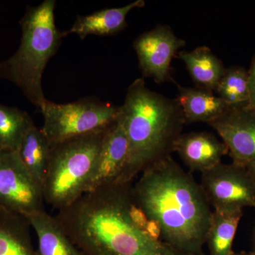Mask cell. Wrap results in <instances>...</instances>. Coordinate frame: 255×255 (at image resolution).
<instances>
[{"instance_id":"6","label":"cell","mask_w":255,"mask_h":255,"mask_svg":"<svg viewBox=\"0 0 255 255\" xmlns=\"http://www.w3.org/2000/svg\"><path fill=\"white\" fill-rule=\"evenodd\" d=\"M40 112L44 120L42 129L53 145L70 137L110 127L120 117L122 109L93 98L68 104L47 100Z\"/></svg>"},{"instance_id":"19","label":"cell","mask_w":255,"mask_h":255,"mask_svg":"<svg viewBox=\"0 0 255 255\" xmlns=\"http://www.w3.org/2000/svg\"><path fill=\"white\" fill-rule=\"evenodd\" d=\"M243 216V211H213L206 238L209 255H230L234 253L233 241Z\"/></svg>"},{"instance_id":"21","label":"cell","mask_w":255,"mask_h":255,"mask_svg":"<svg viewBox=\"0 0 255 255\" xmlns=\"http://www.w3.org/2000/svg\"><path fill=\"white\" fill-rule=\"evenodd\" d=\"M216 95L229 105L248 102V71L240 65L226 68L216 87Z\"/></svg>"},{"instance_id":"5","label":"cell","mask_w":255,"mask_h":255,"mask_svg":"<svg viewBox=\"0 0 255 255\" xmlns=\"http://www.w3.org/2000/svg\"><path fill=\"white\" fill-rule=\"evenodd\" d=\"M110 127L70 137L51 145L48 169L43 184L46 204L60 211L86 194Z\"/></svg>"},{"instance_id":"23","label":"cell","mask_w":255,"mask_h":255,"mask_svg":"<svg viewBox=\"0 0 255 255\" xmlns=\"http://www.w3.org/2000/svg\"><path fill=\"white\" fill-rule=\"evenodd\" d=\"M248 71V103L255 111V54L251 60Z\"/></svg>"},{"instance_id":"13","label":"cell","mask_w":255,"mask_h":255,"mask_svg":"<svg viewBox=\"0 0 255 255\" xmlns=\"http://www.w3.org/2000/svg\"><path fill=\"white\" fill-rule=\"evenodd\" d=\"M144 0H136L122 7L111 8L96 11L86 16H78L72 27L63 31L64 37L75 33L81 39L88 35L112 36L127 26V16L131 10L145 6Z\"/></svg>"},{"instance_id":"10","label":"cell","mask_w":255,"mask_h":255,"mask_svg":"<svg viewBox=\"0 0 255 255\" xmlns=\"http://www.w3.org/2000/svg\"><path fill=\"white\" fill-rule=\"evenodd\" d=\"M208 124L228 147L233 163L246 166L255 160V111L248 102L230 105Z\"/></svg>"},{"instance_id":"27","label":"cell","mask_w":255,"mask_h":255,"mask_svg":"<svg viewBox=\"0 0 255 255\" xmlns=\"http://www.w3.org/2000/svg\"><path fill=\"white\" fill-rule=\"evenodd\" d=\"M252 242H253V250H252V251L253 252V253H254V255H255V226L254 228V231H253V238H252Z\"/></svg>"},{"instance_id":"7","label":"cell","mask_w":255,"mask_h":255,"mask_svg":"<svg viewBox=\"0 0 255 255\" xmlns=\"http://www.w3.org/2000/svg\"><path fill=\"white\" fill-rule=\"evenodd\" d=\"M200 185L214 211L233 213L255 208V185L245 166L221 162L201 173Z\"/></svg>"},{"instance_id":"25","label":"cell","mask_w":255,"mask_h":255,"mask_svg":"<svg viewBox=\"0 0 255 255\" xmlns=\"http://www.w3.org/2000/svg\"><path fill=\"white\" fill-rule=\"evenodd\" d=\"M245 167H246L247 170H248V173L251 176L255 185V160L246 164Z\"/></svg>"},{"instance_id":"11","label":"cell","mask_w":255,"mask_h":255,"mask_svg":"<svg viewBox=\"0 0 255 255\" xmlns=\"http://www.w3.org/2000/svg\"><path fill=\"white\" fill-rule=\"evenodd\" d=\"M128 152V140L120 116L107 130L86 193L114 182L125 165Z\"/></svg>"},{"instance_id":"14","label":"cell","mask_w":255,"mask_h":255,"mask_svg":"<svg viewBox=\"0 0 255 255\" xmlns=\"http://www.w3.org/2000/svg\"><path fill=\"white\" fill-rule=\"evenodd\" d=\"M26 218L36 233L38 255H82L55 216L44 211Z\"/></svg>"},{"instance_id":"20","label":"cell","mask_w":255,"mask_h":255,"mask_svg":"<svg viewBox=\"0 0 255 255\" xmlns=\"http://www.w3.org/2000/svg\"><path fill=\"white\" fill-rule=\"evenodd\" d=\"M34 126L27 112L0 103V152H17L23 137Z\"/></svg>"},{"instance_id":"3","label":"cell","mask_w":255,"mask_h":255,"mask_svg":"<svg viewBox=\"0 0 255 255\" xmlns=\"http://www.w3.org/2000/svg\"><path fill=\"white\" fill-rule=\"evenodd\" d=\"M121 109L128 152L114 182H132L139 174L172 155L186 123L177 100L152 91L143 78L129 86Z\"/></svg>"},{"instance_id":"17","label":"cell","mask_w":255,"mask_h":255,"mask_svg":"<svg viewBox=\"0 0 255 255\" xmlns=\"http://www.w3.org/2000/svg\"><path fill=\"white\" fill-rule=\"evenodd\" d=\"M25 216L0 209V255H38Z\"/></svg>"},{"instance_id":"9","label":"cell","mask_w":255,"mask_h":255,"mask_svg":"<svg viewBox=\"0 0 255 255\" xmlns=\"http://www.w3.org/2000/svg\"><path fill=\"white\" fill-rule=\"evenodd\" d=\"M185 45L167 25H157L137 37L133 48L143 78H152L157 84L170 80L172 60Z\"/></svg>"},{"instance_id":"26","label":"cell","mask_w":255,"mask_h":255,"mask_svg":"<svg viewBox=\"0 0 255 255\" xmlns=\"http://www.w3.org/2000/svg\"><path fill=\"white\" fill-rule=\"evenodd\" d=\"M230 255H254V253H253V252L251 251L250 252L242 251V252H239V253H236V252H234V253H233V254H231Z\"/></svg>"},{"instance_id":"16","label":"cell","mask_w":255,"mask_h":255,"mask_svg":"<svg viewBox=\"0 0 255 255\" xmlns=\"http://www.w3.org/2000/svg\"><path fill=\"white\" fill-rule=\"evenodd\" d=\"M176 56L185 64L191 79L198 88L215 92L226 68L207 46L179 51Z\"/></svg>"},{"instance_id":"1","label":"cell","mask_w":255,"mask_h":255,"mask_svg":"<svg viewBox=\"0 0 255 255\" xmlns=\"http://www.w3.org/2000/svg\"><path fill=\"white\" fill-rule=\"evenodd\" d=\"M132 182L107 183L55 216L82 255H186L155 241L130 219Z\"/></svg>"},{"instance_id":"8","label":"cell","mask_w":255,"mask_h":255,"mask_svg":"<svg viewBox=\"0 0 255 255\" xmlns=\"http://www.w3.org/2000/svg\"><path fill=\"white\" fill-rule=\"evenodd\" d=\"M43 189L31 177L17 152H0V209L28 216L46 211Z\"/></svg>"},{"instance_id":"4","label":"cell","mask_w":255,"mask_h":255,"mask_svg":"<svg viewBox=\"0 0 255 255\" xmlns=\"http://www.w3.org/2000/svg\"><path fill=\"white\" fill-rule=\"evenodd\" d=\"M55 0L28 6L19 21V47L10 58L0 62V78L14 84L39 111L47 100L42 87L43 74L64 38L63 31L55 25Z\"/></svg>"},{"instance_id":"22","label":"cell","mask_w":255,"mask_h":255,"mask_svg":"<svg viewBox=\"0 0 255 255\" xmlns=\"http://www.w3.org/2000/svg\"><path fill=\"white\" fill-rule=\"evenodd\" d=\"M129 214L132 223L139 229L144 231L148 221V218L146 216L145 212L137 206L134 201L130 206Z\"/></svg>"},{"instance_id":"2","label":"cell","mask_w":255,"mask_h":255,"mask_svg":"<svg viewBox=\"0 0 255 255\" xmlns=\"http://www.w3.org/2000/svg\"><path fill=\"white\" fill-rule=\"evenodd\" d=\"M132 194L148 219L160 224L162 241L186 255H206L212 209L200 184L172 156L142 172Z\"/></svg>"},{"instance_id":"18","label":"cell","mask_w":255,"mask_h":255,"mask_svg":"<svg viewBox=\"0 0 255 255\" xmlns=\"http://www.w3.org/2000/svg\"><path fill=\"white\" fill-rule=\"evenodd\" d=\"M51 145L43 129L34 126L23 137L18 157L31 177L43 189L49 162Z\"/></svg>"},{"instance_id":"24","label":"cell","mask_w":255,"mask_h":255,"mask_svg":"<svg viewBox=\"0 0 255 255\" xmlns=\"http://www.w3.org/2000/svg\"><path fill=\"white\" fill-rule=\"evenodd\" d=\"M144 231L152 239L160 241L162 237V228L158 221L156 220L148 219Z\"/></svg>"},{"instance_id":"12","label":"cell","mask_w":255,"mask_h":255,"mask_svg":"<svg viewBox=\"0 0 255 255\" xmlns=\"http://www.w3.org/2000/svg\"><path fill=\"white\" fill-rule=\"evenodd\" d=\"M177 152L189 172H205L221 163L228 153L224 142L211 132H191L182 133L174 145Z\"/></svg>"},{"instance_id":"15","label":"cell","mask_w":255,"mask_h":255,"mask_svg":"<svg viewBox=\"0 0 255 255\" xmlns=\"http://www.w3.org/2000/svg\"><path fill=\"white\" fill-rule=\"evenodd\" d=\"M177 99L182 108L186 124L204 122L209 124L219 118L229 107L214 92L203 89L184 87L177 85Z\"/></svg>"}]
</instances>
